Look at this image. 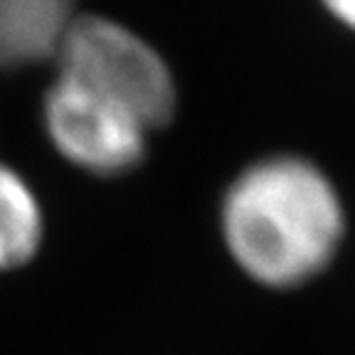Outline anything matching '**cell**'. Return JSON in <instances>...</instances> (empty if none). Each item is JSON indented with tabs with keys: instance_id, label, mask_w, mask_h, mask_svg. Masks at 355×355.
I'll return each instance as SVG.
<instances>
[{
	"instance_id": "277c9868",
	"label": "cell",
	"mask_w": 355,
	"mask_h": 355,
	"mask_svg": "<svg viewBox=\"0 0 355 355\" xmlns=\"http://www.w3.org/2000/svg\"><path fill=\"white\" fill-rule=\"evenodd\" d=\"M72 20V0H0V67L52 57Z\"/></svg>"
},
{
	"instance_id": "3957f363",
	"label": "cell",
	"mask_w": 355,
	"mask_h": 355,
	"mask_svg": "<svg viewBox=\"0 0 355 355\" xmlns=\"http://www.w3.org/2000/svg\"><path fill=\"white\" fill-rule=\"evenodd\" d=\"M44 126L67 161L94 175L133 171L150 133L131 111L64 77L47 92Z\"/></svg>"
},
{
	"instance_id": "5b68a950",
	"label": "cell",
	"mask_w": 355,
	"mask_h": 355,
	"mask_svg": "<svg viewBox=\"0 0 355 355\" xmlns=\"http://www.w3.org/2000/svg\"><path fill=\"white\" fill-rule=\"evenodd\" d=\"M42 239V212L28 183L0 166V269L33 259Z\"/></svg>"
},
{
	"instance_id": "8992f818",
	"label": "cell",
	"mask_w": 355,
	"mask_h": 355,
	"mask_svg": "<svg viewBox=\"0 0 355 355\" xmlns=\"http://www.w3.org/2000/svg\"><path fill=\"white\" fill-rule=\"evenodd\" d=\"M321 3L333 20H338L343 28L355 33V0H321Z\"/></svg>"
},
{
	"instance_id": "6da1fadb",
	"label": "cell",
	"mask_w": 355,
	"mask_h": 355,
	"mask_svg": "<svg viewBox=\"0 0 355 355\" xmlns=\"http://www.w3.org/2000/svg\"><path fill=\"white\" fill-rule=\"evenodd\" d=\"M222 237L247 277L272 288L311 282L338 254L345 210L331 178L301 155H266L222 198Z\"/></svg>"
},
{
	"instance_id": "7a4b0ae2",
	"label": "cell",
	"mask_w": 355,
	"mask_h": 355,
	"mask_svg": "<svg viewBox=\"0 0 355 355\" xmlns=\"http://www.w3.org/2000/svg\"><path fill=\"white\" fill-rule=\"evenodd\" d=\"M60 77L123 106L148 131L175 116L178 89L163 57L136 33L99 15L69 22L55 52Z\"/></svg>"
}]
</instances>
